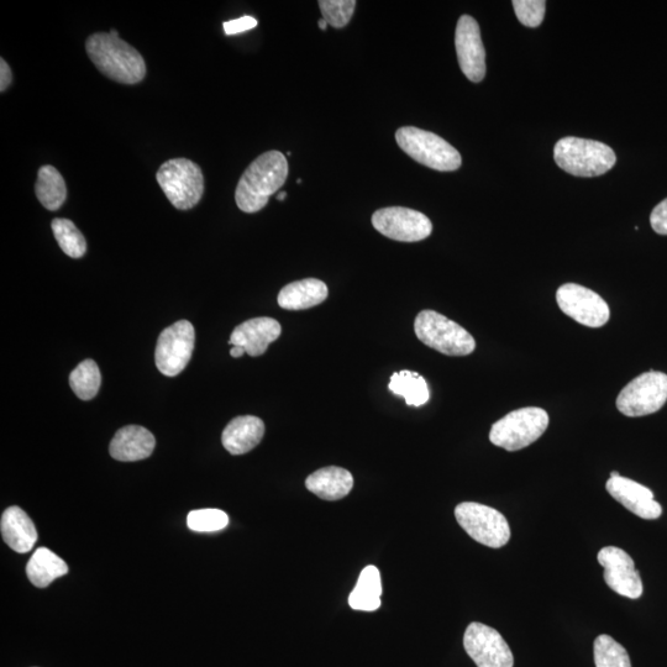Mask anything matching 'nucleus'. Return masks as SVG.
<instances>
[{"label": "nucleus", "instance_id": "1", "mask_svg": "<svg viewBox=\"0 0 667 667\" xmlns=\"http://www.w3.org/2000/svg\"><path fill=\"white\" fill-rule=\"evenodd\" d=\"M288 177V162L280 151L260 155L246 168L235 191V201L244 213H257L280 191Z\"/></svg>", "mask_w": 667, "mask_h": 667}, {"label": "nucleus", "instance_id": "2", "mask_svg": "<svg viewBox=\"0 0 667 667\" xmlns=\"http://www.w3.org/2000/svg\"><path fill=\"white\" fill-rule=\"evenodd\" d=\"M86 51L93 65L110 78L122 84H138L146 76L143 55L119 36L97 33L89 36Z\"/></svg>", "mask_w": 667, "mask_h": 667}, {"label": "nucleus", "instance_id": "3", "mask_svg": "<svg viewBox=\"0 0 667 667\" xmlns=\"http://www.w3.org/2000/svg\"><path fill=\"white\" fill-rule=\"evenodd\" d=\"M554 159L565 172L577 177L605 175L617 162L616 154L606 144L572 136L556 143Z\"/></svg>", "mask_w": 667, "mask_h": 667}, {"label": "nucleus", "instance_id": "4", "mask_svg": "<svg viewBox=\"0 0 667 667\" xmlns=\"http://www.w3.org/2000/svg\"><path fill=\"white\" fill-rule=\"evenodd\" d=\"M397 144L413 160L441 172L459 170L462 164L460 152L440 138L414 126H404L396 133Z\"/></svg>", "mask_w": 667, "mask_h": 667}, {"label": "nucleus", "instance_id": "5", "mask_svg": "<svg viewBox=\"0 0 667 667\" xmlns=\"http://www.w3.org/2000/svg\"><path fill=\"white\" fill-rule=\"evenodd\" d=\"M414 332L424 345L444 355L467 356L476 349L474 336L458 323L434 311H423L417 315Z\"/></svg>", "mask_w": 667, "mask_h": 667}, {"label": "nucleus", "instance_id": "6", "mask_svg": "<svg viewBox=\"0 0 667 667\" xmlns=\"http://www.w3.org/2000/svg\"><path fill=\"white\" fill-rule=\"evenodd\" d=\"M156 180L172 206L189 210L201 202L204 194L202 168L188 159L165 162L156 173Z\"/></svg>", "mask_w": 667, "mask_h": 667}, {"label": "nucleus", "instance_id": "7", "mask_svg": "<svg viewBox=\"0 0 667 667\" xmlns=\"http://www.w3.org/2000/svg\"><path fill=\"white\" fill-rule=\"evenodd\" d=\"M548 427L549 416L544 409L521 408L492 425L490 440L498 448L518 451L535 443Z\"/></svg>", "mask_w": 667, "mask_h": 667}, {"label": "nucleus", "instance_id": "8", "mask_svg": "<svg viewBox=\"0 0 667 667\" xmlns=\"http://www.w3.org/2000/svg\"><path fill=\"white\" fill-rule=\"evenodd\" d=\"M456 521L477 543L500 549L511 539L507 518L497 509L475 502L460 503L455 508Z\"/></svg>", "mask_w": 667, "mask_h": 667}, {"label": "nucleus", "instance_id": "9", "mask_svg": "<svg viewBox=\"0 0 667 667\" xmlns=\"http://www.w3.org/2000/svg\"><path fill=\"white\" fill-rule=\"evenodd\" d=\"M666 402L667 375L649 371L623 388L617 398V408L624 416L637 418L659 412Z\"/></svg>", "mask_w": 667, "mask_h": 667}, {"label": "nucleus", "instance_id": "10", "mask_svg": "<svg viewBox=\"0 0 667 667\" xmlns=\"http://www.w3.org/2000/svg\"><path fill=\"white\" fill-rule=\"evenodd\" d=\"M193 325L180 320L161 333L157 340L155 360L162 375L175 377L186 369L194 350Z\"/></svg>", "mask_w": 667, "mask_h": 667}, {"label": "nucleus", "instance_id": "11", "mask_svg": "<svg viewBox=\"0 0 667 667\" xmlns=\"http://www.w3.org/2000/svg\"><path fill=\"white\" fill-rule=\"evenodd\" d=\"M372 225L382 235L402 243H417L429 238L433 224L427 215L417 210L390 207L372 215Z\"/></svg>", "mask_w": 667, "mask_h": 667}, {"label": "nucleus", "instance_id": "12", "mask_svg": "<svg viewBox=\"0 0 667 667\" xmlns=\"http://www.w3.org/2000/svg\"><path fill=\"white\" fill-rule=\"evenodd\" d=\"M556 302L563 313L585 327L601 328L611 317L608 304L600 294L576 283L561 286L556 292Z\"/></svg>", "mask_w": 667, "mask_h": 667}, {"label": "nucleus", "instance_id": "13", "mask_svg": "<svg viewBox=\"0 0 667 667\" xmlns=\"http://www.w3.org/2000/svg\"><path fill=\"white\" fill-rule=\"evenodd\" d=\"M464 647L477 667H513L514 656L496 629L471 623L464 635Z\"/></svg>", "mask_w": 667, "mask_h": 667}, {"label": "nucleus", "instance_id": "14", "mask_svg": "<svg viewBox=\"0 0 667 667\" xmlns=\"http://www.w3.org/2000/svg\"><path fill=\"white\" fill-rule=\"evenodd\" d=\"M598 563L605 569V581L612 591L630 600L643 596V581L634 560L616 546H606L598 553Z\"/></svg>", "mask_w": 667, "mask_h": 667}, {"label": "nucleus", "instance_id": "15", "mask_svg": "<svg viewBox=\"0 0 667 667\" xmlns=\"http://www.w3.org/2000/svg\"><path fill=\"white\" fill-rule=\"evenodd\" d=\"M455 47L461 71L471 82L480 83L486 76V51L480 26L470 15H462L456 26Z\"/></svg>", "mask_w": 667, "mask_h": 667}, {"label": "nucleus", "instance_id": "16", "mask_svg": "<svg viewBox=\"0 0 667 667\" xmlns=\"http://www.w3.org/2000/svg\"><path fill=\"white\" fill-rule=\"evenodd\" d=\"M606 490L614 500L621 503L635 516L654 521L663 514V507L654 500V493L648 487L629 480L627 477H611L606 483Z\"/></svg>", "mask_w": 667, "mask_h": 667}, {"label": "nucleus", "instance_id": "17", "mask_svg": "<svg viewBox=\"0 0 667 667\" xmlns=\"http://www.w3.org/2000/svg\"><path fill=\"white\" fill-rule=\"evenodd\" d=\"M281 324L272 318H254L246 320L231 333L229 344L241 346L252 357L266 353L273 341L280 338Z\"/></svg>", "mask_w": 667, "mask_h": 667}, {"label": "nucleus", "instance_id": "18", "mask_svg": "<svg viewBox=\"0 0 667 667\" xmlns=\"http://www.w3.org/2000/svg\"><path fill=\"white\" fill-rule=\"evenodd\" d=\"M155 446V437L149 430L139 425H128L115 434L109 451L115 460L133 462L150 458Z\"/></svg>", "mask_w": 667, "mask_h": 667}, {"label": "nucleus", "instance_id": "19", "mask_svg": "<svg viewBox=\"0 0 667 667\" xmlns=\"http://www.w3.org/2000/svg\"><path fill=\"white\" fill-rule=\"evenodd\" d=\"M265 435V424L254 416H241L231 420L224 429L222 441L231 455L249 453L260 444Z\"/></svg>", "mask_w": 667, "mask_h": 667}, {"label": "nucleus", "instance_id": "20", "mask_svg": "<svg viewBox=\"0 0 667 667\" xmlns=\"http://www.w3.org/2000/svg\"><path fill=\"white\" fill-rule=\"evenodd\" d=\"M0 529L5 544L19 554L29 553L38 540L33 521L19 507H9L3 513Z\"/></svg>", "mask_w": 667, "mask_h": 667}, {"label": "nucleus", "instance_id": "21", "mask_svg": "<svg viewBox=\"0 0 667 667\" xmlns=\"http://www.w3.org/2000/svg\"><path fill=\"white\" fill-rule=\"evenodd\" d=\"M306 487L324 501H339L353 490L354 477L341 467H324L308 477Z\"/></svg>", "mask_w": 667, "mask_h": 667}, {"label": "nucleus", "instance_id": "22", "mask_svg": "<svg viewBox=\"0 0 667 667\" xmlns=\"http://www.w3.org/2000/svg\"><path fill=\"white\" fill-rule=\"evenodd\" d=\"M328 287L315 278L292 282L278 294V304L286 311H306L322 304L328 298Z\"/></svg>", "mask_w": 667, "mask_h": 667}, {"label": "nucleus", "instance_id": "23", "mask_svg": "<svg viewBox=\"0 0 667 667\" xmlns=\"http://www.w3.org/2000/svg\"><path fill=\"white\" fill-rule=\"evenodd\" d=\"M382 581L376 566L362 570L349 597V606L355 611L374 612L381 607Z\"/></svg>", "mask_w": 667, "mask_h": 667}, {"label": "nucleus", "instance_id": "24", "mask_svg": "<svg viewBox=\"0 0 667 667\" xmlns=\"http://www.w3.org/2000/svg\"><path fill=\"white\" fill-rule=\"evenodd\" d=\"M68 566L59 556L46 548L35 551L28 566L26 575L31 584L39 588H45L59 577L67 575Z\"/></svg>", "mask_w": 667, "mask_h": 667}, {"label": "nucleus", "instance_id": "25", "mask_svg": "<svg viewBox=\"0 0 667 667\" xmlns=\"http://www.w3.org/2000/svg\"><path fill=\"white\" fill-rule=\"evenodd\" d=\"M35 193L42 207L51 212L59 210L67 198V186L59 170L54 166H42L35 183Z\"/></svg>", "mask_w": 667, "mask_h": 667}, {"label": "nucleus", "instance_id": "26", "mask_svg": "<svg viewBox=\"0 0 667 667\" xmlns=\"http://www.w3.org/2000/svg\"><path fill=\"white\" fill-rule=\"evenodd\" d=\"M388 388L393 395L403 397L408 406H424L430 398L428 383L417 372H396L392 375Z\"/></svg>", "mask_w": 667, "mask_h": 667}, {"label": "nucleus", "instance_id": "27", "mask_svg": "<svg viewBox=\"0 0 667 667\" xmlns=\"http://www.w3.org/2000/svg\"><path fill=\"white\" fill-rule=\"evenodd\" d=\"M70 385L72 391L82 401H91L98 395L102 385L99 367L93 360H84L71 372Z\"/></svg>", "mask_w": 667, "mask_h": 667}, {"label": "nucleus", "instance_id": "28", "mask_svg": "<svg viewBox=\"0 0 667 667\" xmlns=\"http://www.w3.org/2000/svg\"><path fill=\"white\" fill-rule=\"evenodd\" d=\"M55 239L60 248L72 259H81L87 252V241L81 230L70 219L56 218L51 223Z\"/></svg>", "mask_w": 667, "mask_h": 667}, {"label": "nucleus", "instance_id": "29", "mask_svg": "<svg viewBox=\"0 0 667 667\" xmlns=\"http://www.w3.org/2000/svg\"><path fill=\"white\" fill-rule=\"evenodd\" d=\"M593 651L596 667H632L626 648L607 634L595 640Z\"/></svg>", "mask_w": 667, "mask_h": 667}, {"label": "nucleus", "instance_id": "30", "mask_svg": "<svg viewBox=\"0 0 667 667\" xmlns=\"http://www.w3.org/2000/svg\"><path fill=\"white\" fill-rule=\"evenodd\" d=\"M228 514L220 509H199L188 514L187 525L193 532L212 533L227 528Z\"/></svg>", "mask_w": 667, "mask_h": 667}, {"label": "nucleus", "instance_id": "31", "mask_svg": "<svg viewBox=\"0 0 667 667\" xmlns=\"http://www.w3.org/2000/svg\"><path fill=\"white\" fill-rule=\"evenodd\" d=\"M320 12L323 19L335 29L345 28L353 18L356 2L355 0H320Z\"/></svg>", "mask_w": 667, "mask_h": 667}, {"label": "nucleus", "instance_id": "32", "mask_svg": "<svg viewBox=\"0 0 667 667\" xmlns=\"http://www.w3.org/2000/svg\"><path fill=\"white\" fill-rule=\"evenodd\" d=\"M513 8L517 18L528 28H538L545 17L544 0H514Z\"/></svg>", "mask_w": 667, "mask_h": 667}, {"label": "nucleus", "instance_id": "33", "mask_svg": "<svg viewBox=\"0 0 667 667\" xmlns=\"http://www.w3.org/2000/svg\"><path fill=\"white\" fill-rule=\"evenodd\" d=\"M256 26L257 20L255 18L249 17V15H244V17L239 19L225 21L223 24V29L225 31V35L231 36L245 33V31L255 29Z\"/></svg>", "mask_w": 667, "mask_h": 667}, {"label": "nucleus", "instance_id": "34", "mask_svg": "<svg viewBox=\"0 0 667 667\" xmlns=\"http://www.w3.org/2000/svg\"><path fill=\"white\" fill-rule=\"evenodd\" d=\"M650 224L656 234L667 235V198L651 212Z\"/></svg>", "mask_w": 667, "mask_h": 667}, {"label": "nucleus", "instance_id": "35", "mask_svg": "<svg viewBox=\"0 0 667 667\" xmlns=\"http://www.w3.org/2000/svg\"><path fill=\"white\" fill-rule=\"evenodd\" d=\"M13 82V72L4 59L0 60V92H5Z\"/></svg>", "mask_w": 667, "mask_h": 667}, {"label": "nucleus", "instance_id": "36", "mask_svg": "<svg viewBox=\"0 0 667 667\" xmlns=\"http://www.w3.org/2000/svg\"><path fill=\"white\" fill-rule=\"evenodd\" d=\"M244 354H246V351L241 346H233V349L230 350L231 357H241Z\"/></svg>", "mask_w": 667, "mask_h": 667}, {"label": "nucleus", "instance_id": "37", "mask_svg": "<svg viewBox=\"0 0 667 667\" xmlns=\"http://www.w3.org/2000/svg\"><path fill=\"white\" fill-rule=\"evenodd\" d=\"M328 23L325 21L323 18L319 20V29L320 30H327L328 28Z\"/></svg>", "mask_w": 667, "mask_h": 667}, {"label": "nucleus", "instance_id": "38", "mask_svg": "<svg viewBox=\"0 0 667 667\" xmlns=\"http://www.w3.org/2000/svg\"><path fill=\"white\" fill-rule=\"evenodd\" d=\"M286 197H287V193L286 192H281L277 196V201H285Z\"/></svg>", "mask_w": 667, "mask_h": 667}, {"label": "nucleus", "instance_id": "39", "mask_svg": "<svg viewBox=\"0 0 667 667\" xmlns=\"http://www.w3.org/2000/svg\"><path fill=\"white\" fill-rule=\"evenodd\" d=\"M110 34L115 35V36H119L118 31L114 30V29L110 30Z\"/></svg>", "mask_w": 667, "mask_h": 667}, {"label": "nucleus", "instance_id": "40", "mask_svg": "<svg viewBox=\"0 0 667 667\" xmlns=\"http://www.w3.org/2000/svg\"><path fill=\"white\" fill-rule=\"evenodd\" d=\"M617 476H621V475L618 474L617 471L611 472V477H617Z\"/></svg>", "mask_w": 667, "mask_h": 667}]
</instances>
